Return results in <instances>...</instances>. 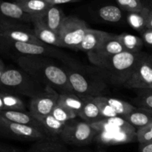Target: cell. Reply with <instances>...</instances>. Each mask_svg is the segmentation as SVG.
Here are the masks:
<instances>
[{
    "instance_id": "cell-1",
    "label": "cell",
    "mask_w": 152,
    "mask_h": 152,
    "mask_svg": "<svg viewBox=\"0 0 152 152\" xmlns=\"http://www.w3.org/2000/svg\"><path fill=\"white\" fill-rule=\"evenodd\" d=\"M52 59L43 56H25L15 60L19 68L32 76L45 87L51 88L59 94L73 93L64 66Z\"/></svg>"
},
{
    "instance_id": "cell-2",
    "label": "cell",
    "mask_w": 152,
    "mask_h": 152,
    "mask_svg": "<svg viewBox=\"0 0 152 152\" xmlns=\"http://www.w3.org/2000/svg\"><path fill=\"white\" fill-rule=\"evenodd\" d=\"M63 65L73 93L81 98L103 96L108 83L96 66H85L71 59Z\"/></svg>"
},
{
    "instance_id": "cell-3",
    "label": "cell",
    "mask_w": 152,
    "mask_h": 152,
    "mask_svg": "<svg viewBox=\"0 0 152 152\" xmlns=\"http://www.w3.org/2000/svg\"><path fill=\"white\" fill-rule=\"evenodd\" d=\"M91 126L97 132L94 140L104 145L137 142V129L121 117L105 118Z\"/></svg>"
},
{
    "instance_id": "cell-4",
    "label": "cell",
    "mask_w": 152,
    "mask_h": 152,
    "mask_svg": "<svg viewBox=\"0 0 152 152\" xmlns=\"http://www.w3.org/2000/svg\"><path fill=\"white\" fill-rule=\"evenodd\" d=\"M143 53L144 52L131 53L125 50L111 56L96 67L108 84L124 86Z\"/></svg>"
},
{
    "instance_id": "cell-5",
    "label": "cell",
    "mask_w": 152,
    "mask_h": 152,
    "mask_svg": "<svg viewBox=\"0 0 152 152\" xmlns=\"http://www.w3.org/2000/svg\"><path fill=\"white\" fill-rule=\"evenodd\" d=\"M45 86L19 68H6L0 78V91L32 98L42 91Z\"/></svg>"
},
{
    "instance_id": "cell-6",
    "label": "cell",
    "mask_w": 152,
    "mask_h": 152,
    "mask_svg": "<svg viewBox=\"0 0 152 152\" xmlns=\"http://www.w3.org/2000/svg\"><path fill=\"white\" fill-rule=\"evenodd\" d=\"M0 53L7 54L13 59L25 56H43L56 58L65 62L69 59L63 52L52 46L41 45L31 42L6 40L0 38Z\"/></svg>"
},
{
    "instance_id": "cell-7",
    "label": "cell",
    "mask_w": 152,
    "mask_h": 152,
    "mask_svg": "<svg viewBox=\"0 0 152 152\" xmlns=\"http://www.w3.org/2000/svg\"><path fill=\"white\" fill-rule=\"evenodd\" d=\"M96 134L97 132L91 123L74 119L66 123L59 137V140L68 145L82 146L91 143Z\"/></svg>"
},
{
    "instance_id": "cell-8",
    "label": "cell",
    "mask_w": 152,
    "mask_h": 152,
    "mask_svg": "<svg viewBox=\"0 0 152 152\" xmlns=\"http://www.w3.org/2000/svg\"><path fill=\"white\" fill-rule=\"evenodd\" d=\"M0 137L34 142L49 139L41 128L13 123L1 117H0Z\"/></svg>"
},
{
    "instance_id": "cell-9",
    "label": "cell",
    "mask_w": 152,
    "mask_h": 152,
    "mask_svg": "<svg viewBox=\"0 0 152 152\" xmlns=\"http://www.w3.org/2000/svg\"><path fill=\"white\" fill-rule=\"evenodd\" d=\"M88 30L85 21L74 16H66L59 33L62 48L77 50Z\"/></svg>"
},
{
    "instance_id": "cell-10",
    "label": "cell",
    "mask_w": 152,
    "mask_h": 152,
    "mask_svg": "<svg viewBox=\"0 0 152 152\" xmlns=\"http://www.w3.org/2000/svg\"><path fill=\"white\" fill-rule=\"evenodd\" d=\"M59 93L50 87H45L44 90L31 98L29 111L35 117H44L51 114L57 105Z\"/></svg>"
},
{
    "instance_id": "cell-11",
    "label": "cell",
    "mask_w": 152,
    "mask_h": 152,
    "mask_svg": "<svg viewBox=\"0 0 152 152\" xmlns=\"http://www.w3.org/2000/svg\"><path fill=\"white\" fill-rule=\"evenodd\" d=\"M124 86L130 89H152V62L144 52L132 76Z\"/></svg>"
},
{
    "instance_id": "cell-12",
    "label": "cell",
    "mask_w": 152,
    "mask_h": 152,
    "mask_svg": "<svg viewBox=\"0 0 152 152\" xmlns=\"http://www.w3.org/2000/svg\"><path fill=\"white\" fill-rule=\"evenodd\" d=\"M125 51L117 35L108 34L100 45L90 54L87 55L89 61L94 66H98L114 55Z\"/></svg>"
},
{
    "instance_id": "cell-13",
    "label": "cell",
    "mask_w": 152,
    "mask_h": 152,
    "mask_svg": "<svg viewBox=\"0 0 152 152\" xmlns=\"http://www.w3.org/2000/svg\"><path fill=\"white\" fill-rule=\"evenodd\" d=\"M0 38L6 40L31 42L47 45L36 37L34 30L28 24H7L0 31Z\"/></svg>"
},
{
    "instance_id": "cell-14",
    "label": "cell",
    "mask_w": 152,
    "mask_h": 152,
    "mask_svg": "<svg viewBox=\"0 0 152 152\" xmlns=\"http://www.w3.org/2000/svg\"><path fill=\"white\" fill-rule=\"evenodd\" d=\"M33 17L24 11L22 7L15 1L0 0V21L9 24L32 23Z\"/></svg>"
},
{
    "instance_id": "cell-15",
    "label": "cell",
    "mask_w": 152,
    "mask_h": 152,
    "mask_svg": "<svg viewBox=\"0 0 152 152\" xmlns=\"http://www.w3.org/2000/svg\"><path fill=\"white\" fill-rule=\"evenodd\" d=\"M33 30L36 37L44 44L49 46L62 48L59 34L50 30L42 19L39 16H34L33 19Z\"/></svg>"
},
{
    "instance_id": "cell-16",
    "label": "cell",
    "mask_w": 152,
    "mask_h": 152,
    "mask_svg": "<svg viewBox=\"0 0 152 152\" xmlns=\"http://www.w3.org/2000/svg\"><path fill=\"white\" fill-rule=\"evenodd\" d=\"M108 34L105 31L88 28L77 50L84 52L87 55L90 54L100 45Z\"/></svg>"
},
{
    "instance_id": "cell-17",
    "label": "cell",
    "mask_w": 152,
    "mask_h": 152,
    "mask_svg": "<svg viewBox=\"0 0 152 152\" xmlns=\"http://www.w3.org/2000/svg\"><path fill=\"white\" fill-rule=\"evenodd\" d=\"M40 125V127L43 129L49 139L58 140L63 131L66 123L59 122L51 114L44 117H36Z\"/></svg>"
},
{
    "instance_id": "cell-18",
    "label": "cell",
    "mask_w": 152,
    "mask_h": 152,
    "mask_svg": "<svg viewBox=\"0 0 152 152\" xmlns=\"http://www.w3.org/2000/svg\"><path fill=\"white\" fill-rule=\"evenodd\" d=\"M0 117L9 121L19 123V124L41 128L38 120L30 111L5 110V111H0Z\"/></svg>"
},
{
    "instance_id": "cell-19",
    "label": "cell",
    "mask_w": 152,
    "mask_h": 152,
    "mask_svg": "<svg viewBox=\"0 0 152 152\" xmlns=\"http://www.w3.org/2000/svg\"><path fill=\"white\" fill-rule=\"evenodd\" d=\"M83 99V106L78 117L91 124L105 119L102 115L94 97H85Z\"/></svg>"
},
{
    "instance_id": "cell-20",
    "label": "cell",
    "mask_w": 152,
    "mask_h": 152,
    "mask_svg": "<svg viewBox=\"0 0 152 152\" xmlns=\"http://www.w3.org/2000/svg\"><path fill=\"white\" fill-rule=\"evenodd\" d=\"M39 17L41 18L43 22L50 30L59 34L66 16L57 5H50L47 11Z\"/></svg>"
},
{
    "instance_id": "cell-21",
    "label": "cell",
    "mask_w": 152,
    "mask_h": 152,
    "mask_svg": "<svg viewBox=\"0 0 152 152\" xmlns=\"http://www.w3.org/2000/svg\"><path fill=\"white\" fill-rule=\"evenodd\" d=\"M123 118L137 130L152 123V111L137 107L132 112Z\"/></svg>"
},
{
    "instance_id": "cell-22",
    "label": "cell",
    "mask_w": 152,
    "mask_h": 152,
    "mask_svg": "<svg viewBox=\"0 0 152 152\" xmlns=\"http://www.w3.org/2000/svg\"><path fill=\"white\" fill-rule=\"evenodd\" d=\"M150 4H148L141 11L128 13L126 16L129 26L140 34L148 28V16Z\"/></svg>"
},
{
    "instance_id": "cell-23",
    "label": "cell",
    "mask_w": 152,
    "mask_h": 152,
    "mask_svg": "<svg viewBox=\"0 0 152 152\" xmlns=\"http://www.w3.org/2000/svg\"><path fill=\"white\" fill-rule=\"evenodd\" d=\"M16 2L24 11L33 17L42 16L50 6L46 0H22L16 1Z\"/></svg>"
},
{
    "instance_id": "cell-24",
    "label": "cell",
    "mask_w": 152,
    "mask_h": 152,
    "mask_svg": "<svg viewBox=\"0 0 152 152\" xmlns=\"http://www.w3.org/2000/svg\"><path fill=\"white\" fill-rule=\"evenodd\" d=\"M27 152H67V149L62 141L44 139L36 141Z\"/></svg>"
},
{
    "instance_id": "cell-25",
    "label": "cell",
    "mask_w": 152,
    "mask_h": 152,
    "mask_svg": "<svg viewBox=\"0 0 152 152\" xmlns=\"http://www.w3.org/2000/svg\"><path fill=\"white\" fill-rule=\"evenodd\" d=\"M123 10L115 4H105L99 7L97 15L103 22L108 23H117L123 19Z\"/></svg>"
},
{
    "instance_id": "cell-26",
    "label": "cell",
    "mask_w": 152,
    "mask_h": 152,
    "mask_svg": "<svg viewBox=\"0 0 152 152\" xmlns=\"http://www.w3.org/2000/svg\"><path fill=\"white\" fill-rule=\"evenodd\" d=\"M117 38L126 51L131 53L142 52L144 42L140 37L129 33H122L117 35Z\"/></svg>"
},
{
    "instance_id": "cell-27",
    "label": "cell",
    "mask_w": 152,
    "mask_h": 152,
    "mask_svg": "<svg viewBox=\"0 0 152 152\" xmlns=\"http://www.w3.org/2000/svg\"><path fill=\"white\" fill-rule=\"evenodd\" d=\"M58 103L68 108L79 116L83 106V99L72 92L59 94Z\"/></svg>"
},
{
    "instance_id": "cell-28",
    "label": "cell",
    "mask_w": 152,
    "mask_h": 152,
    "mask_svg": "<svg viewBox=\"0 0 152 152\" xmlns=\"http://www.w3.org/2000/svg\"><path fill=\"white\" fill-rule=\"evenodd\" d=\"M105 100L110 105V106L115 111L119 117H123L127 114H130L137 108L134 105L129 103L126 101L117 98H111L105 96Z\"/></svg>"
},
{
    "instance_id": "cell-29",
    "label": "cell",
    "mask_w": 152,
    "mask_h": 152,
    "mask_svg": "<svg viewBox=\"0 0 152 152\" xmlns=\"http://www.w3.org/2000/svg\"><path fill=\"white\" fill-rule=\"evenodd\" d=\"M4 102L5 110H18V111H26V106L24 101L19 96L7 92L0 91ZM4 110V111H5Z\"/></svg>"
},
{
    "instance_id": "cell-30",
    "label": "cell",
    "mask_w": 152,
    "mask_h": 152,
    "mask_svg": "<svg viewBox=\"0 0 152 152\" xmlns=\"http://www.w3.org/2000/svg\"><path fill=\"white\" fill-rule=\"evenodd\" d=\"M135 106L152 111V89L138 90L137 96L134 99Z\"/></svg>"
},
{
    "instance_id": "cell-31",
    "label": "cell",
    "mask_w": 152,
    "mask_h": 152,
    "mask_svg": "<svg viewBox=\"0 0 152 152\" xmlns=\"http://www.w3.org/2000/svg\"><path fill=\"white\" fill-rule=\"evenodd\" d=\"M116 3L120 9L128 13L141 11L148 5L143 0H116Z\"/></svg>"
},
{
    "instance_id": "cell-32",
    "label": "cell",
    "mask_w": 152,
    "mask_h": 152,
    "mask_svg": "<svg viewBox=\"0 0 152 152\" xmlns=\"http://www.w3.org/2000/svg\"><path fill=\"white\" fill-rule=\"evenodd\" d=\"M51 115L59 122L64 123H67L68 122L78 117L75 113L59 103H57L54 109L53 110Z\"/></svg>"
},
{
    "instance_id": "cell-33",
    "label": "cell",
    "mask_w": 152,
    "mask_h": 152,
    "mask_svg": "<svg viewBox=\"0 0 152 152\" xmlns=\"http://www.w3.org/2000/svg\"><path fill=\"white\" fill-rule=\"evenodd\" d=\"M95 101L97 103L100 110L102 115L104 118H113V117H119L114 109L110 106L109 104L105 100V96H100L95 97Z\"/></svg>"
},
{
    "instance_id": "cell-34",
    "label": "cell",
    "mask_w": 152,
    "mask_h": 152,
    "mask_svg": "<svg viewBox=\"0 0 152 152\" xmlns=\"http://www.w3.org/2000/svg\"><path fill=\"white\" fill-rule=\"evenodd\" d=\"M137 140L139 144L152 142V123L137 130Z\"/></svg>"
},
{
    "instance_id": "cell-35",
    "label": "cell",
    "mask_w": 152,
    "mask_h": 152,
    "mask_svg": "<svg viewBox=\"0 0 152 152\" xmlns=\"http://www.w3.org/2000/svg\"><path fill=\"white\" fill-rule=\"evenodd\" d=\"M141 36L144 44L152 47V29L147 28L143 33L141 34Z\"/></svg>"
},
{
    "instance_id": "cell-36",
    "label": "cell",
    "mask_w": 152,
    "mask_h": 152,
    "mask_svg": "<svg viewBox=\"0 0 152 152\" xmlns=\"http://www.w3.org/2000/svg\"><path fill=\"white\" fill-rule=\"evenodd\" d=\"M50 5H59L62 4H68V3H74L80 1V0H46Z\"/></svg>"
},
{
    "instance_id": "cell-37",
    "label": "cell",
    "mask_w": 152,
    "mask_h": 152,
    "mask_svg": "<svg viewBox=\"0 0 152 152\" xmlns=\"http://www.w3.org/2000/svg\"><path fill=\"white\" fill-rule=\"evenodd\" d=\"M139 151L140 152H152V142L140 144Z\"/></svg>"
},
{
    "instance_id": "cell-38",
    "label": "cell",
    "mask_w": 152,
    "mask_h": 152,
    "mask_svg": "<svg viewBox=\"0 0 152 152\" xmlns=\"http://www.w3.org/2000/svg\"><path fill=\"white\" fill-rule=\"evenodd\" d=\"M0 152H19V151L13 147L0 142Z\"/></svg>"
},
{
    "instance_id": "cell-39",
    "label": "cell",
    "mask_w": 152,
    "mask_h": 152,
    "mask_svg": "<svg viewBox=\"0 0 152 152\" xmlns=\"http://www.w3.org/2000/svg\"><path fill=\"white\" fill-rule=\"evenodd\" d=\"M148 28L152 29V4L149 6V13L148 16Z\"/></svg>"
},
{
    "instance_id": "cell-40",
    "label": "cell",
    "mask_w": 152,
    "mask_h": 152,
    "mask_svg": "<svg viewBox=\"0 0 152 152\" xmlns=\"http://www.w3.org/2000/svg\"><path fill=\"white\" fill-rule=\"evenodd\" d=\"M6 68H5V65H4V63L3 62V61L0 60V78L1 77V76H2L3 73H4V71H5Z\"/></svg>"
},
{
    "instance_id": "cell-41",
    "label": "cell",
    "mask_w": 152,
    "mask_h": 152,
    "mask_svg": "<svg viewBox=\"0 0 152 152\" xmlns=\"http://www.w3.org/2000/svg\"><path fill=\"white\" fill-rule=\"evenodd\" d=\"M5 108H4V102H3L2 100V97H1V93H0V111H4Z\"/></svg>"
},
{
    "instance_id": "cell-42",
    "label": "cell",
    "mask_w": 152,
    "mask_h": 152,
    "mask_svg": "<svg viewBox=\"0 0 152 152\" xmlns=\"http://www.w3.org/2000/svg\"><path fill=\"white\" fill-rule=\"evenodd\" d=\"M7 24H9V23H6V22H1V21H0V31H1V29L3 28V27L4 26V25H7Z\"/></svg>"
},
{
    "instance_id": "cell-43",
    "label": "cell",
    "mask_w": 152,
    "mask_h": 152,
    "mask_svg": "<svg viewBox=\"0 0 152 152\" xmlns=\"http://www.w3.org/2000/svg\"><path fill=\"white\" fill-rule=\"evenodd\" d=\"M145 2H146L147 4H152V0H143Z\"/></svg>"
},
{
    "instance_id": "cell-44",
    "label": "cell",
    "mask_w": 152,
    "mask_h": 152,
    "mask_svg": "<svg viewBox=\"0 0 152 152\" xmlns=\"http://www.w3.org/2000/svg\"><path fill=\"white\" fill-rule=\"evenodd\" d=\"M148 57H149V59H150V61H151V62H152V54H148Z\"/></svg>"
},
{
    "instance_id": "cell-45",
    "label": "cell",
    "mask_w": 152,
    "mask_h": 152,
    "mask_svg": "<svg viewBox=\"0 0 152 152\" xmlns=\"http://www.w3.org/2000/svg\"><path fill=\"white\" fill-rule=\"evenodd\" d=\"M73 152H86V151H73Z\"/></svg>"
},
{
    "instance_id": "cell-46",
    "label": "cell",
    "mask_w": 152,
    "mask_h": 152,
    "mask_svg": "<svg viewBox=\"0 0 152 152\" xmlns=\"http://www.w3.org/2000/svg\"><path fill=\"white\" fill-rule=\"evenodd\" d=\"M16 1H22V0H16Z\"/></svg>"
},
{
    "instance_id": "cell-47",
    "label": "cell",
    "mask_w": 152,
    "mask_h": 152,
    "mask_svg": "<svg viewBox=\"0 0 152 152\" xmlns=\"http://www.w3.org/2000/svg\"><path fill=\"white\" fill-rule=\"evenodd\" d=\"M0 60H1V59H0Z\"/></svg>"
}]
</instances>
